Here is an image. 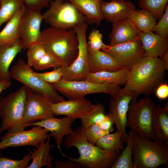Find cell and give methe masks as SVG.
Returning a JSON list of instances; mask_svg holds the SVG:
<instances>
[{
  "label": "cell",
  "instance_id": "1",
  "mask_svg": "<svg viewBox=\"0 0 168 168\" xmlns=\"http://www.w3.org/2000/svg\"><path fill=\"white\" fill-rule=\"evenodd\" d=\"M166 70L161 58L143 56L129 70L124 87L138 96L149 95L163 82Z\"/></svg>",
  "mask_w": 168,
  "mask_h": 168
},
{
  "label": "cell",
  "instance_id": "2",
  "mask_svg": "<svg viewBox=\"0 0 168 168\" xmlns=\"http://www.w3.org/2000/svg\"><path fill=\"white\" fill-rule=\"evenodd\" d=\"M73 134L65 136L63 142L65 147H76L80 154L77 158L66 156L68 160L82 167L89 168H111L119 154L102 149L90 143L86 139L84 128L81 125L77 127Z\"/></svg>",
  "mask_w": 168,
  "mask_h": 168
},
{
  "label": "cell",
  "instance_id": "3",
  "mask_svg": "<svg viewBox=\"0 0 168 168\" xmlns=\"http://www.w3.org/2000/svg\"><path fill=\"white\" fill-rule=\"evenodd\" d=\"M38 43L57 57L62 67L70 66L78 54L79 42L74 29H45L41 31Z\"/></svg>",
  "mask_w": 168,
  "mask_h": 168
},
{
  "label": "cell",
  "instance_id": "4",
  "mask_svg": "<svg viewBox=\"0 0 168 168\" xmlns=\"http://www.w3.org/2000/svg\"><path fill=\"white\" fill-rule=\"evenodd\" d=\"M151 140L135 131L133 168H156L163 164L168 166V143Z\"/></svg>",
  "mask_w": 168,
  "mask_h": 168
},
{
  "label": "cell",
  "instance_id": "5",
  "mask_svg": "<svg viewBox=\"0 0 168 168\" xmlns=\"http://www.w3.org/2000/svg\"><path fill=\"white\" fill-rule=\"evenodd\" d=\"M27 96V88L23 85L1 100L0 134L5 130L14 132L24 130L22 121Z\"/></svg>",
  "mask_w": 168,
  "mask_h": 168
},
{
  "label": "cell",
  "instance_id": "6",
  "mask_svg": "<svg viewBox=\"0 0 168 168\" xmlns=\"http://www.w3.org/2000/svg\"><path fill=\"white\" fill-rule=\"evenodd\" d=\"M49 8L43 14V20L50 27L64 29H74L86 22L85 16L69 2L51 0Z\"/></svg>",
  "mask_w": 168,
  "mask_h": 168
},
{
  "label": "cell",
  "instance_id": "7",
  "mask_svg": "<svg viewBox=\"0 0 168 168\" xmlns=\"http://www.w3.org/2000/svg\"><path fill=\"white\" fill-rule=\"evenodd\" d=\"M156 104L148 97L133 100L129 104L126 126L141 136L155 140L152 128V121Z\"/></svg>",
  "mask_w": 168,
  "mask_h": 168
},
{
  "label": "cell",
  "instance_id": "8",
  "mask_svg": "<svg viewBox=\"0 0 168 168\" xmlns=\"http://www.w3.org/2000/svg\"><path fill=\"white\" fill-rule=\"evenodd\" d=\"M10 72L11 77L14 79L32 90L43 95L52 103L65 100L51 84L38 77L31 67L22 58L18 59Z\"/></svg>",
  "mask_w": 168,
  "mask_h": 168
},
{
  "label": "cell",
  "instance_id": "9",
  "mask_svg": "<svg viewBox=\"0 0 168 168\" xmlns=\"http://www.w3.org/2000/svg\"><path fill=\"white\" fill-rule=\"evenodd\" d=\"M58 92L68 99L80 100L86 95L105 93L110 95L117 93L121 89L120 86L114 84H98L86 80L68 81L62 79L51 84Z\"/></svg>",
  "mask_w": 168,
  "mask_h": 168
},
{
  "label": "cell",
  "instance_id": "10",
  "mask_svg": "<svg viewBox=\"0 0 168 168\" xmlns=\"http://www.w3.org/2000/svg\"><path fill=\"white\" fill-rule=\"evenodd\" d=\"M88 25L84 22L74 29L78 38L79 46L77 56L69 67H62V79L68 81L86 80L90 73L89 65L86 32Z\"/></svg>",
  "mask_w": 168,
  "mask_h": 168
},
{
  "label": "cell",
  "instance_id": "11",
  "mask_svg": "<svg viewBox=\"0 0 168 168\" xmlns=\"http://www.w3.org/2000/svg\"><path fill=\"white\" fill-rule=\"evenodd\" d=\"M138 96L124 87L111 96L109 107V114L113 118L124 143H127L128 134L126 131L128 111L130 101L137 100Z\"/></svg>",
  "mask_w": 168,
  "mask_h": 168
},
{
  "label": "cell",
  "instance_id": "12",
  "mask_svg": "<svg viewBox=\"0 0 168 168\" xmlns=\"http://www.w3.org/2000/svg\"><path fill=\"white\" fill-rule=\"evenodd\" d=\"M27 96L22 119L24 129L35 122L54 116L51 102L43 95L27 87Z\"/></svg>",
  "mask_w": 168,
  "mask_h": 168
},
{
  "label": "cell",
  "instance_id": "13",
  "mask_svg": "<svg viewBox=\"0 0 168 168\" xmlns=\"http://www.w3.org/2000/svg\"><path fill=\"white\" fill-rule=\"evenodd\" d=\"M28 130H24L14 132H7L1 138L0 150L9 147H18L26 146L36 148L49 136L48 132L39 126L33 125Z\"/></svg>",
  "mask_w": 168,
  "mask_h": 168
},
{
  "label": "cell",
  "instance_id": "14",
  "mask_svg": "<svg viewBox=\"0 0 168 168\" xmlns=\"http://www.w3.org/2000/svg\"><path fill=\"white\" fill-rule=\"evenodd\" d=\"M43 20V14L40 12L26 8L19 26V34L23 50L27 49L31 46L38 43Z\"/></svg>",
  "mask_w": 168,
  "mask_h": 168
},
{
  "label": "cell",
  "instance_id": "15",
  "mask_svg": "<svg viewBox=\"0 0 168 168\" xmlns=\"http://www.w3.org/2000/svg\"><path fill=\"white\" fill-rule=\"evenodd\" d=\"M101 51L110 55L124 67L129 70L144 54L139 36L125 43L107 45Z\"/></svg>",
  "mask_w": 168,
  "mask_h": 168
},
{
  "label": "cell",
  "instance_id": "16",
  "mask_svg": "<svg viewBox=\"0 0 168 168\" xmlns=\"http://www.w3.org/2000/svg\"><path fill=\"white\" fill-rule=\"evenodd\" d=\"M75 120L73 118L68 116L58 119L53 116L45 120L33 122L29 126H39L45 129L48 132H51V136L54 139L60 152L63 156L66 157V156L62 151L61 144L65 136L74 133L71 126Z\"/></svg>",
  "mask_w": 168,
  "mask_h": 168
},
{
  "label": "cell",
  "instance_id": "17",
  "mask_svg": "<svg viewBox=\"0 0 168 168\" xmlns=\"http://www.w3.org/2000/svg\"><path fill=\"white\" fill-rule=\"evenodd\" d=\"M95 106V105L85 98L80 100L68 99L52 103L51 110L54 115H64L75 120L81 119L90 114Z\"/></svg>",
  "mask_w": 168,
  "mask_h": 168
},
{
  "label": "cell",
  "instance_id": "18",
  "mask_svg": "<svg viewBox=\"0 0 168 168\" xmlns=\"http://www.w3.org/2000/svg\"><path fill=\"white\" fill-rule=\"evenodd\" d=\"M100 8L103 19L112 24L128 17L136 9L135 5L130 1L101 2Z\"/></svg>",
  "mask_w": 168,
  "mask_h": 168
},
{
  "label": "cell",
  "instance_id": "19",
  "mask_svg": "<svg viewBox=\"0 0 168 168\" xmlns=\"http://www.w3.org/2000/svg\"><path fill=\"white\" fill-rule=\"evenodd\" d=\"M88 51L90 72H114L124 68L113 57L105 52L93 49L88 45Z\"/></svg>",
  "mask_w": 168,
  "mask_h": 168
},
{
  "label": "cell",
  "instance_id": "20",
  "mask_svg": "<svg viewBox=\"0 0 168 168\" xmlns=\"http://www.w3.org/2000/svg\"><path fill=\"white\" fill-rule=\"evenodd\" d=\"M139 38L144 51V56L161 58L168 51V39L153 32L139 33Z\"/></svg>",
  "mask_w": 168,
  "mask_h": 168
},
{
  "label": "cell",
  "instance_id": "21",
  "mask_svg": "<svg viewBox=\"0 0 168 168\" xmlns=\"http://www.w3.org/2000/svg\"><path fill=\"white\" fill-rule=\"evenodd\" d=\"M112 26L109 35L110 45L131 41L139 36V31L128 17L112 24Z\"/></svg>",
  "mask_w": 168,
  "mask_h": 168
},
{
  "label": "cell",
  "instance_id": "22",
  "mask_svg": "<svg viewBox=\"0 0 168 168\" xmlns=\"http://www.w3.org/2000/svg\"><path fill=\"white\" fill-rule=\"evenodd\" d=\"M22 49L20 39L13 43L0 45V80L11 81L10 65Z\"/></svg>",
  "mask_w": 168,
  "mask_h": 168
},
{
  "label": "cell",
  "instance_id": "23",
  "mask_svg": "<svg viewBox=\"0 0 168 168\" xmlns=\"http://www.w3.org/2000/svg\"><path fill=\"white\" fill-rule=\"evenodd\" d=\"M152 128L155 140L168 143V102L164 107L156 105L152 119Z\"/></svg>",
  "mask_w": 168,
  "mask_h": 168
},
{
  "label": "cell",
  "instance_id": "24",
  "mask_svg": "<svg viewBox=\"0 0 168 168\" xmlns=\"http://www.w3.org/2000/svg\"><path fill=\"white\" fill-rule=\"evenodd\" d=\"M85 17L86 22L99 25L103 19L100 5L102 0H68Z\"/></svg>",
  "mask_w": 168,
  "mask_h": 168
},
{
  "label": "cell",
  "instance_id": "25",
  "mask_svg": "<svg viewBox=\"0 0 168 168\" xmlns=\"http://www.w3.org/2000/svg\"><path fill=\"white\" fill-rule=\"evenodd\" d=\"M129 69L124 67L116 71L90 72L86 80L98 84H114L123 86L128 78Z\"/></svg>",
  "mask_w": 168,
  "mask_h": 168
},
{
  "label": "cell",
  "instance_id": "26",
  "mask_svg": "<svg viewBox=\"0 0 168 168\" xmlns=\"http://www.w3.org/2000/svg\"><path fill=\"white\" fill-rule=\"evenodd\" d=\"M51 136V134H49L47 140L42 141L36 147V149H33V152L27 149L31 154L32 162L27 168H40L44 166L53 167L52 162L54 157L49 153L52 146L49 144Z\"/></svg>",
  "mask_w": 168,
  "mask_h": 168
},
{
  "label": "cell",
  "instance_id": "27",
  "mask_svg": "<svg viewBox=\"0 0 168 168\" xmlns=\"http://www.w3.org/2000/svg\"><path fill=\"white\" fill-rule=\"evenodd\" d=\"M26 8L25 5L21 7L0 31V45L13 43L20 39L19 24Z\"/></svg>",
  "mask_w": 168,
  "mask_h": 168
},
{
  "label": "cell",
  "instance_id": "28",
  "mask_svg": "<svg viewBox=\"0 0 168 168\" xmlns=\"http://www.w3.org/2000/svg\"><path fill=\"white\" fill-rule=\"evenodd\" d=\"M128 18L141 33L153 32L157 22V20L152 14L142 9H136Z\"/></svg>",
  "mask_w": 168,
  "mask_h": 168
},
{
  "label": "cell",
  "instance_id": "29",
  "mask_svg": "<svg viewBox=\"0 0 168 168\" xmlns=\"http://www.w3.org/2000/svg\"><path fill=\"white\" fill-rule=\"evenodd\" d=\"M127 146L115 161L112 168H133L132 153L134 142L135 131L130 129L128 133Z\"/></svg>",
  "mask_w": 168,
  "mask_h": 168
},
{
  "label": "cell",
  "instance_id": "30",
  "mask_svg": "<svg viewBox=\"0 0 168 168\" xmlns=\"http://www.w3.org/2000/svg\"><path fill=\"white\" fill-rule=\"evenodd\" d=\"M95 145L106 151L118 154H120V151L124 148L121 135L117 131L102 137L97 140Z\"/></svg>",
  "mask_w": 168,
  "mask_h": 168
},
{
  "label": "cell",
  "instance_id": "31",
  "mask_svg": "<svg viewBox=\"0 0 168 168\" xmlns=\"http://www.w3.org/2000/svg\"><path fill=\"white\" fill-rule=\"evenodd\" d=\"M25 5L24 0H1L0 28L7 23Z\"/></svg>",
  "mask_w": 168,
  "mask_h": 168
},
{
  "label": "cell",
  "instance_id": "32",
  "mask_svg": "<svg viewBox=\"0 0 168 168\" xmlns=\"http://www.w3.org/2000/svg\"><path fill=\"white\" fill-rule=\"evenodd\" d=\"M168 0H139V7L152 14L159 20L164 13Z\"/></svg>",
  "mask_w": 168,
  "mask_h": 168
},
{
  "label": "cell",
  "instance_id": "33",
  "mask_svg": "<svg viewBox=\"0 0 168 168\" xmlns=\"http://www.w3.org/2000/svg\"><path fill=\"white\" fill-rule=\"evenodd\" d=\"M95 105V107L91 112L80 119L81 125L84 129L91 125H99L105 118L104 106L100 103Z\"/></svg>",
  "mask_w": 168,
  "mask_h": 168
},
{
  "label": "cell",
  "instance_id": "34",
  "mask_svg": "<svg viewBox=\"0 0 168 168\" xmlns=\"http://www.w3.org/2000/svg\"><path fill=\"white\" fill-rule=\"evenodd\" d=\"M61 66L58 59L52 53L47 51L45 54L33 67L38 70H43L50 68Z\"/></svg>",
  "mask_w": 168,
  "mask_h": 168
},
{
  "label": "cell",
  "instance_id": "35",
  "mask_svg": "<svg viewBox=\"0 0 168 168\" xmlns=\"http://www.w3.org/2000/svg\"><path fill=\"white\" fill-rule=\"evenodd\" d=\"M31 159L30 152L20 160L0 156V168H27Z\"/></svg>",
  "mask_w": 168,
  "mask_h": 168
},
{
  "label": "cell",
  "instance_id": "36",
  "mask_svg": "<svg viewBox=\"0 0 168 168\" xmlns=\"http://www.w3.org/2000/svg\"><path fill=\"white\" fill-rule=\"evenodd\" d=\"M27 49L26 63L31 67H33L47 51L42 45L38 43L31 46Z\"/></svg>",
  "mask_w": 168,
  "mask_h": 168
},
{
  "label": "cell",
  "instance_id": "37",
  "mask_svg": "<svg viewBox=\"0 0 168 168\" xmlns=\"http://www.w3.org/2000/svg\"><path fill=\"white\" fill-rule=\"evenodd\" d=\"M84 133L87 141L91 144L95 145L97 140L101 137L110 133L103 130L99 125H91L84 129Z\"/></svg>",
  "mask_w": 168,
  "mask_h": 168
},
{
  "label": "cell",
  "instance_id": "38",
  "mask_svg": "<svg viewBox=\"0 0 168 168\" xmlns=\"http://www.w3.org/2000/svg\"><path fill=\"white\" fill-rule=\"evenodd\" d=\"M35 72L43 80L51 84L55 83L62 79V71L61 66L54 68V70L49 72Z\"/></svg>",
  "mask_w": 168,
  "mask_h": 168
},
{
  "label": "cell",
  "instance_id": "39",
  "mask_svg": "<svg viewBox=\"0 0 168 168\" xmlns=\"http://www.w3.org/2000/svg\"><path fill=\"white\" fill-rule=\"evenodd\" d=\"M102 38V35L100 31L97 29H93L89 35L87 45L93 49L101 50L107 46L103 42Z\"/></svg>",
  "mask_w": 168,
  "mask_h": 168
},
{
  "label": "cell",
  "instance_id": "40",
  "mask_svg": "<svg viewBox=\"0 0 168 168\" xmlns=\"http://www.w3.org/2000/svg\"><path fill=\"white\" fill-rule=\"evenodd\" d=\"M153 32L164 37L168 38V4L166 6L164 14L157 22Z\"/></svg>",
  "mask_w": 168,
  "mask_h": 168
},
{
  "label": "cell",
  "instance_id": "41",
  "mask_svg": "<svg viewBox=\"0 0 168 168\" xmlns=\"http://www.w3.org/2000/svg\"><path fill=\"white\" fill-rule=\"evenodd\" d=\"M51 0H24L25 5L29 9L41 12L44 8L49 7Z\"/></svg>",
  "mask_w": 168,
  "mask_h": 168
},
{
  "label": "cell",
  "instance_id": "42",
  "mask_svg": "<svg viewBox=\"0 0 168 168\" xmlns=\"http://www.w3.org/2000/svg\"><path fill=\"white\" fill-rule=\"evenodd\" d=\"M114 124L113 118L108 114H106L105 119L99 125L103 130L110 133L114 130Z\"/></svg>",
  "mask_w": 168,
  "mask_h": 168
},
{
  "label": "cell",
  "instance_id": "43",
  "mask_svg": "<svg viewBox=\"0 0 168 168\" xmlns=\"http://www.w3.org/2000/svg\"><path fill=\"white\" fill-rule=\"evenodd\" d=\"M155 91L158 99L161 100L166 99L168 97V84L163 82L158 86Z\"/></svg>",
  "mask_w": 168,
  "mask_h": 168
},
{
  "label": "cell",
  "instance_id": "44",
  "mask_svg": "<svg viewBox=\"0 0 168 168\" xmlns=\"http://www.w3.org/2000/svg\"><path fill=\"white\" fill-rule=\"evenodd\" d=\"M55 168H78L81 166L75 162L69 160L64 161H57L54 163Z\"/></svg>",
  "mask_w": 168,
  "mask_h": 168
},
{
  "label": "cell",
  "instance_id": "45",
  "mask_svg": "<svg viewBox=\"0 0 168 168\" xmlns=\"http://www.w3.org/2000/svg\"><path fill=\"white\" fill-rule=\"evenodd\" d=\"M12 82L11 81H7L0 80V95L2 92L10 87Z\"/></svg>",
  "mask_w": 168,
  "mask_h": 168
},
{
  "label": "cell",
  "instance_id": "46",
  "mask_svg": "<svg viewBox=\"0 0 168 168\" xmlns=\"http://www.w3.org/2000/svg\"><path fill=\"white\" fill-rule=\"evenodd\" d=\"M164 62L166 69V70H168V51L161 58Z\"/></svg>",
  "mask_w": 168,
  "mask_h": 168
},
{
  "label": "cell",
  "instance_id": "47",
  "mask_svg": "<svg viewBox=\"0 0 168 168\" xmlns=\"http://www.w3.org/2000/svg\"><path fill=\"white\" fill-rule=\"evenodd\" d=\"M109 1H121V2H124L127 1V0H108Z\"/></svg>",
  "mask_w": 168,
  "mask_h": 168
},
{
  "label": "cell",
  "instance_id": "48",
  "mask_svg": "<svg viewBox=\"0 0 168 168\" xmlns=\"http://www.w3.org/2000/svg\"><path fill=\"white\" fill-rule=\"evenodd\" d=\"M1 5V0H0V7Z\"/></svg>",
  "mask_w": 168,
  "mask_h": 168
},
{
  "label": "cell",
  "instance_id": "49",
  "mask_svg": "<svg viewBox=\"0 0 168 168\" xmlns=\"http://www.w3.org/2000/svg\"><path fill=\"white\" fill-rule=\"evenodd\" d=\"M64 0L68 1V0Z\"/></svg>",
  "mask_w": 168,
  "mask_h": 168
}]
</instances>
